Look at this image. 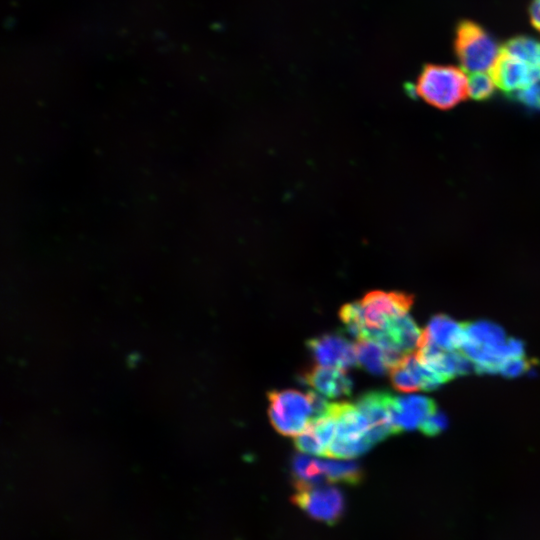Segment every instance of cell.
Segmentation results:
<instances>
[{"mask_svg":"<svg viewBox=\"0 0 540 540\" xmlns=\"http://www.w3.org/2000/svg\"><path fill=\"white\" fill-rule=\"evenodd\" d=\"M501 49L529 65L540 64V43L532 38L513 37Z\"/></svg>","mask_w":540,"mask_h":540,"instance_id":"cell-19","label":"cell"},{"mask_svg":"<svg viewBox=\"0 0 540 540\" xmlns=\"http://www.w3.org/2000/svg\"><path fill=\"white\" fill-rule=\"evenodd\" d=\"M414 296L403 292L371 291L361 300L364 340L378 341L390 320L408 313Z\"/></svg>","mask_w":540,"mask_h":540,"instance_id":"cell-5","label":"cell"},{"mask_svg":"<svg viewBox=\"0 0 540 540\" xmlns=\"http://www.w3.org/2000/svg\"><path fill=\"white\" fill-rule=\"evenodd\" d=\"M511 98H514L524 106L531 109H540V84H533L524 89L517 90L511 93Z\"/></svg>","mask_w":540,"mask_h":540,"instance_id":"cell-26","label":"cell"},{"mask_svg":"<svg viewBox=\"0 0 540 540\" xmlns=\"http://www.w3.org/2000/svg\"><path fill=\"white\" fill-rule=\"evenodd\" d=\"M393 399L389 391L372 390L360 395L355 402L369 422L368 438L373 445L400 433L393 420Z\"/></svg>","mask_w":540,"mask_h":540,"instance_id":"cell-7","label":"cell"},{"mask_svg":"<svg viewBox=\"0 0 540 540\" xmlns=\"http://www.w3.org/2000/svg\"><path fill=\"white\" fill-rule=\"evenodd\" d=\"M301 380L320 394L337 398L348 396L352 391V380L344 370L334 367L314 366L306 370Z\"/></svg>","mask_w":540,"mask_h":540,"instance_id":"cell-12","label":"cell"},{"mask_svg":"<svg viewBox=\"0 0 540 540\" xmlns=\"http://www.w3.org/2000/svg\"><path fill=\"white\" fill-rule=\"evenodd\" d=\"M291 471L297 486L320 485L326 482L322 460L306 455H295L291 462Z\"/></svg>","mask_w":540,"mask_h":540,"instance_id":"cell-17","label":"cell"},{"mask_svg":"<svg viewBox=\"0 0 540 540\" xmlns=\"http://www.w3.org/2000/svg\"><path fill=\"white\" fill-rule=\"evenodd\" d=\"M422 334L423 331L420 330L412 317L405 314L390 320L384 335L376 342L389 343L408 355L419 348Z\"/></svg>","mask_w":540,"mask_h":540,"instance_id":"cell-14","label":"cell"},{"mask_svg":"<svg viewBox=\"0 0 540 540\" xmlns=\"http://www.w3.org/2000/svg\"><path fill=\"white\" fill-rule=\"evenodd\" d=\"M295 447L298 451L318 456H326V450L314 433L307 427L295 437Z\"/></svg>","mask_w":540,"mask_h":540,"instance_id":"cell-23","label":"cell"},{"mask_svg":"<svg viewBox=\"0 0 540 540\" xmlns=\"http://www.w3.org/2000/svg\"><path fill=\"white\" fill-rule=\"evenodd\" d=\"M267 396L271 424L283 436H298L314 418L308 393L293 389L271 390Z\"/></svg>","mask_w":540,"mask_h":540,"instance_id":"cell-4","label":"cell"},{"mask_svg":"<svg viewBox=\"0 0 540 540\" xmlns=\"http://www.w3.org/2000/svg\"><path fill=\"white\" fill-rule=\"evenodd\" d=\"M454 49L462 68L471 73L490 70L500 54L492 36L479 24L468 20L457 25Z\"/></svg>","mask_w":540,"mask_h":540,"instance_id":"cell-3","label":"cell"},{"mask_svg":"<svg viewBox=\"0 0 540 540\" xmlns=\"http://www.w3.org/2000/svg\"><path fill=\"white\" fill-rule=\"evenodd\" d=\"M415 95L442 110L453 108L468 95V78L451 65H425L413 88Z\"/></svg>","mask_w":540,"mask_h":540,"instance_id":"cell-1","label":"cell"},{"mask_svg":"<svg viewBox=\"0 0 540 540\" xmlns=\"http://www.w3.org/2000/svg\"><path fill=\"white\" fill-rule=\"evenodd\" d=\"M415 355L424 367L437 374L444 383L474 369L473 362L463 352L445 351L423 341Z\"/></svg>","mask_w":540,"mask_h":540,"instance_id":"cell-9","label":"cell"},{"mask_svg":"<svg viewBox=\"0 0 540 540\" xmlns=\"http://www.w3.org/2000/svg\"><path fill=\"white\" fill-rule=\"evenodd\" d=\"M392 386L401 392L421 390L420 383L414 373L403 363V360L390 370Z\"/></svg>","mask_w":540,"mask_h":540,"instance_id":"cell-22","label":"cell"},{"mask_svg":"<svg viewBox=\"0 0 540 540\" xmlns=\"http://www.w3.org/2000/svg\"><path fill=\"white\" fill-rule=\"evenodd\" d=\"M322 466L328 483L358 484L362 470L354 461L322 460Z\"/></svg>","mask_w":540,"mask_h":540,"instance_id":"cell-18","label":"cell"},{"mask_svg":"<svg viewBox=\"0 0 540 540\" xmlns=\"http://www.w3.org/2000/svg\"><path fill=\"white\" fill-rule=\"evenodd\" d=\"M494 81L484 72L472 73L468 79V95L476 101L488 100L495 92Z\"/></svg>","mask_w":540,"mask_h":540,"instance_id":"cell-21","label":"cell"},{"mask_svg":"<svg viewBox=\"0 0 540 540\" xmlns=\"http://www.w3.org/2000/svg\"><path fill=\"white\" fill-rule=\"evenodd\" d=\"M448 426L446 415L436 410L429 415L419 426L420 431L426 436H436Z\"/></svg>","mask_w":540,"mask_h":540,"instance_id":"cell-25","label":"cell"},{"mask_svg":"<svg viewBox=\"0 0 540 540\" xmlns=\"http://www.w3.org/2000/svg\"><path fill=\"white\" fill-rule=\"evenodd\" d=\"M436 410L437 405L433 399L420 395L394 396L392 403L393 420L399 432L419 428Z\"/></svg>","mask_w":540,"mask_h":540,"instance_id":"cell-11","label":"cell"},{"mask_svg":"<svg viewBox=\"0 0 540 540\" xmlns=\"http://www.w3.org/2000/svg\"><path fill=\"white\" fill-rule=\"evenodd\" d=\"M529 16L533 27L540 32V0L531 1Z\"/></svg>","mask_w":540,"mask_h":540,"instance_id":"cell-27","label":"cell"},{"mask_svg":"<svg viewBox=\"0 0 540 540\" xmlns=\"http://www.w3.org/2000/svg\"><path fill=\"white\" fill-rule=\"evenodd\" d=\"M306 347L321 366L347 369L357 361L356 346L341 333H327L309 339Z\"/></svg>","mask_w":540,"mask_h":540,"instance_id":"cell-8","label":"cell"},{"mask_svg":"<svg viewBox=\"0 0 540 540\" xmlns=\"http://www.w3.org/2000/svg\"><path fill=\"white\" fill-rule=\"evenodd\" d=\"M328 413L336 421V430L328 447L327 457L354 458L373 446L368 438L369 422L355 403H330Z\"/></svg>","mask_w":540,"mask_h":540,"instance_id":"cell-2","label":"cell"},{"mask_svg":"<svg viewBox=\"0 0 540 540\" xmlns=\"http://www.w3.org/2000/svg\"><path fill=\"white\" fill-rule=\"evenodd\" d=\"M490 76L502 91L510 94L533 85L531 65L503 49H500V54L490 69Z\"/></svg>","mask_w":540,"mask_h":540,"instance_id":"cell-10","label":"cell"},{"mask_svg":"<svg viewBox=\"0 0 540 540\" xmlns=\"http://www.w3.org/2000/svg\"><path fill=\"white\" fill-rule=\"evenodd\" d=\"M535 363L534 359L528 360L525 357L508 359L500 366L498 373L506 378H515L529 372Z\"/></svg>","mask_w":540,"mask_h":540,"instance_id":"cell-24","label":"cell"},{"mask_svg":"<svg viewBox=\"0 0 540 540\" xmlns=\"http://www.w3.org/2000/svg\"><path fill=\"white\" fill-rule=\"evenodd\" d=\"M355 346L357 361L365 370L374 375L390 371L385 350L378 342L361 340Z\"/></svg>","mask_w":540,"mask_h":540,"instance_id":"cell-16","label":"cell"},{"mask_svg":"<svg viewBox=\"0 0 540 540\" xmlns=\"http://www.w3.org/2000/svg\"><path fill=\"white\" fill-rule=\"evenodd\" d=\"M463 326L465 330L463 345L469 344L476 347L499 346L507 341L503 328L490 321L465 322Z\"/></svg>","mask_w":540,"mask_h":540,"instance_id":"cell-15","label":"cell"},{"mask_svg":"<svg viewBox=\"0 0 540 540\" xmlns=\"http://www.w3.org/2000/svg\"><path fill=\"white\" fill-rule=\"evenodd\" d=\"M421 341L445 351L461 349L465 341L463 323L445 314L434 315L424 329Z\"/></svg>","mask_w":540,"mask_h":540,"instance_id":"cell-13","label":"cell"},{"mask_svg":"<svg viewBox=\"0 0 540 540\" xmlns=\"http://www.w3.org/2000/svg\"><path fill=\"white\" fill-rule=\"evenodd\" d=\"M345 330L358 341L364 340L365 325L360 301L345 304L339 312Z\"/></svg>","mask_w":540,"mask_h":540,"instance_id":"cell-20","label":"cell"},{"mask_svg":"<svg viewBox=\"0 0 540 540\" xmlns=\"http://www.w3.org/2000/svg\"><path fill=\"white\" fill-rule=\"evenodd\" d=\"M292 501L313 519L329 525L339 521L345 508L341 491L325 484L297 486Z\"/></svg>","mask_w":540,"mask_h":540,"instance_id":"cell-6","label":"cell"}]
</instances>
